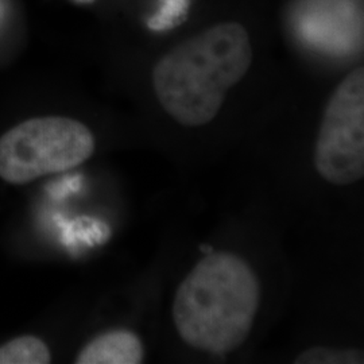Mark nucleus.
<instances>
[{"label": "nucleus", "mask_w": 364, "mask_h": 364, "mask_svg": "<svg viewBox=\"0 0 364 364\" xmlns=\"http://www.w3.org/2000/svg\"><path fill=\"white\" fill-rule=\"evenodd\" d=\"M247 28L225 21L189 37L165 53L153 68L156 100L183 127H201L219 115L228 92L252 64Z\"/></svg>", "instance_id": "f257e3e1"}, {"label": "nucleus", "mask_w": 364, "mask_h": 364, "mask_svg": "<svg viewBox=\"0 0 364 364\" xmlns=\"http://www.w3.org/2000/svg\"><path fill=\"white\" fill-rule=\"evenodd\" d=\"M259 304V279L247 262L232 252H210L177 289L173 320L192 348L225 355L245 344Z\"/></svg>", "instance_id": "f03ea898"}, {"label": "nucleus", "mask_w": 364, "mask_h": 364, "mask_svg": "<svg viewBox=\"0 0 364 364\" xmlns=\"http://www.w3.org/2000/svg\"><path fill=\"white\" fill-rule=\"evenodd\" d=\"M92 131L76 119L33 117L0 136V178L25 185L75 169L95 151Z\"/></svg>", "instance_id": "7ed1b4c3"}, {"label": "nucleus", "mask_w": 364, "mask_h": 364, "mask_svg": "<svg viewBox=\"0 0 364 364\" xmlns=\"http://www.w3.org/2000/svg\"><path fill=\"white\" fill-rule=\"evenodd\" d=\"M313 161L317 173L333 185L347 186L363 178V66L350 72L331 95Z\"/></svg>", "instance_id": "20e7f679"}, {"label": "nucleus", "mask_w": 364, "mask_h": 364, "mask_svg": "<svg viewBox=\"0 0 364 364\" xmlns=\"http://www.w3.org/2000/svg\"><path fill=\"white\" fill-rule=\"evenodd\" d=\"M144 348L139 336L129 329H114L102 333L78 352L77 364H139Z\"/></svg>", "instance_id": "39448f33"}, {"label": "nucleus", "mask_w": 364, "mask_h": 364, "mask_svg": "<svg viewBox=\"0 0 364 364\" xmlns=\"http://www.w3.org/2000/svg\"><path fill=\"white\" fill-rule=\"evenodd\" d=\"M52 353L37 336H19L0 346V364H49Z\"/></svg>", "instance_id": "423d86ee"}, {"label": "nucleus", "mask_w": 364, "mask_h": 364, "mask_svg": "<svg viewBox=\"0 0 364 364\" xmlns=\"http://www.w3.org/2000/svg\"><path fill=\"white\" fill-rule=\"evenodd\" d=\"M362 353L353 350H332L324 347H313L299 353L297 364L309 363H362Z\"/></svg>", "instance_id": "0eeeda50"}, {"label": "nucleus", "mask_w": 364, "mask_h": 364, "mask_svg": "<svg viewBox=\"0 0 364 364\" xmlns=\"http://www.w3.org/2000/svg\"><path fill=\"white\" fill-rule=\"evenodd\" d=\"M188 0H164V4L158 15L150 19L149 25L153 30H166L174 26L185 14Z\"/></svg>", "instance_id": "6e6552de"}, {"label": "nucleus", "mask_w": 364, "mask_h": 364, "mask_svg": "<svg viewBox=\"0 0 364 364\" xmlns=\"http://www.w3.org/2000/svg\"><path fill=\"white\" fill-rule=\"evenodd\" d=\"M201 250H204V252H205V255H207V254H210V252H213V248L212 247H207V246H201Z\"/></svg>", "instance_id": "1a4fd4ad"}, {"label": "nucleus", "mask_w": 364, "mask_h": 364, "mask_svg": "<svg viewBox=\"0 0 364 364\" xmlns=\"http://www.w3.org/2000/svg\"><path fill=\"white\" fill-rule=\"evenodd\" d=\"M80 3H88V1H93V0H77Z\"/></svg>", "instance_id": "9d476101"}]
</instances>
